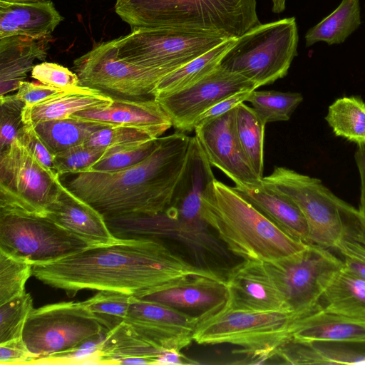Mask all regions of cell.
<instances>
[{"label": "cell", "mask_w": 365, "mask_h": 365, "mask_svg": "<svg viewBox=\"0 0 365 365\" xmlns=\"http://www.w3.org/2000/svg\"><path fill=\"white\" fill-rule=\"evenodd\" d=\"M43 283L74 296L82 289L114 290L135 297L173 286L190 277L225 280L217 272L195 264L153 239H120L32 266Z\"/></svg>", "instance_id": "6da1fadb"}, {"label": "cell", "mask_w": 365, "mask_h": 365, "mask_svg": "<svg viewBox=\"0 0 365 365\" xmlns=\"http://www.w3.org/2000/svg\"><path fill=\"white\" fill-rule=\"evenodd\" d=\"M191 137L180 131L160 137L155 150L140 163L114 172L71 174L66 187L105 218L159 213L172 200L185 168Z\"/></svg>", "instance_id": "7a4b0ae2"}, {"label": "cell", "mask_w": 365, "mask_h": 365, "mask_svg": "<svg viewBox=\"0 0 365 365\" xmlns=\"http://www.w3.org/2000/svg\"><path fill=\"white\" fill-rule=\"evenodd\" d=\"M202 214L227 249L244 259L274 262L308 245L285 233L234 187L216 178L203 196Z\"/></svg>", "instance_id": "3957f363"}, {"label": "cell", "mask_w": 365, "mask_h": 365, "mask_svg": "<svg viewBox=\"0 0 365 365\" xmlns=\"http://www.w3.org/2000/svg\"><path fill=\"white\" fill-rule=\"evenodd\" d=\"M115 11L135 27H173L236 38L260 24L256 0H116Z\"/></svg>", "instance_id": "277c9868"}, {"label": "cell", "mask_w": 365, "mask_h": 365, "mask_svg": "<svg viewBox=\"0 0 365 365\" xmlns=\"http://www.w3.org/2000/svg\"><path fill=\"white\" fill-rule=\"evenodd\" d=\"M307 313L236 309L225 302L198 315L192 339L199 344L238 346L236 351L250 364H262L293 338L297 320Z\"/></svg>", "instance_id": "5b68a950"}, {"label": "cell", "mask_w": 365, "mask_h": 365, "mask_svg": "<svg viewBox=\"0 0 365 365\" xmlns=\"http://www.w3.org/2000/svg\"><path fill=\"white\" fill-rule=\"evenodd\" d=\"M262 181L299 207L309 227L310 244L330 250L346 238L359 241V210L335 195L320 180L277 166Z\"/></svg>", "instance_id": "8992f818"}, {"label": "cell", "mask_w": 365, "mask_h": 365, "mask_svg": "<svg viewBox=\"0 0 365 365\" xmlns=\"http://www.w3.org/2000/svg\"><path fill=\"white\" fill-rule=\"evenodd\" d=\"M294 17L259 24L237 37L220 66L238 73L257 88L284 78L297 55Z\"/></svg>", "instance_id": "52a82bcc"}, {"label": "cell", "mask_w": 365, "mask_h": 365, "mask_svg": "<svg viewBox=\"0 0 365 365\" xmlns=\"http://www.w3.org/2000/svg\"><path fill=\"white\" fill-rule=\"evenodd\" d=\"M115 39L121 58L154 71L162 79L229 38L180 28L135 27Z\"/></svg>", "instance_id": "ba28073f"}, {"label": "cell", "mask_w": 365, "mask_h": 365, "mask_svg": "<svg viewBox=\"0 0 365 365\" xmlns=\"http://www.w3.org/2000/svg\"><path fill=\"white\" fill-rule=\"evenodd\" d=\"M91 245L46 215L0 207V251L34 264L53 262Z\"/></svg>", "instance_id": "9c48e42d"}, {"label": "cell", "mask_w": 365, "mask_h": 365, "mask_svg": "<svg viewBox=\"0 0 365 365\" xmlns=\"http://www.w3.org/2000/svg\"><path fill=\"white\" fill-rule=\"evenodd\" d=\"M106 331L83 302H58L34 308L26 322L22 339L37 356L36 362L71 351Z\"/></svg>", "instance_id": "30bf717a"}, {"label": "cell", "mask_w": 365, "mask_h": 365, "mask_svg": "<svg viewBox=\"0 0 365 365\" xmlns=\"http://www.w3.org/2000/svg\"><path fill=\"white\" fill-rule=\"evenodd\" d=\"M61 185L17 139L0 152V207L46 216Z\"/></svg>", "instance_id": "8fae6325"}, {"label": "cell", "mask_w": 365, "mask_h": 365, "mask_svg": "<svg viewBox=\"0 0 365 365\" xmlns=\"http://www.w3.org/2000/svg\"><path fill=\"white\" fill-rule=\"evenodd\" d=\"M292 312H309L344 266L329 249L309 244L293 256L265 262Z\"/></svg>", "instance_id": "7c38bea8"}, {"label": "cell", "mask_w": 365, "mask_h": 365, "mask_svg": "<svg viewBox=\"0 0 365 365\" xmlns=\"http://www.w3.org/2000/svg\"><path fill=\"white\" fill-rule=\"evenodd\" d=\"M73 68L80 86L128 99L153 97L152 92L161 79L154 71L121 58L115 38L95 46L75 59Z\"/></svg>", "instance_id": "4fadbf2b"}, {"label": "cell", "mask_w": 365, "mask_h": 365, "mask_svg": "<svg viewBox=\"0 0 365 365\" xmlns=\"http://www.w3.org/2000/svg\"><path fill=\"white\" fill-rule=\"evenodd\" d=\"M247 89H257L245 77L219 66L199 81L178 91L155 97L177 131L194 130L197 118L221 100Z\"/></svg>", "instance_id": "5bb4252c"}, {"label": "cell", "mask_w": 365, "mask_h": 365, "mask_svg": "<svg viewBox=\"0 0 365 365\" xmlns=\"http://www.w3.org/2000/svg\"><path fill=\"white\" fill-rule=\"evenodd\" d=\"M236 108L195 126L194 136L210 165L231 179L235 187L252 188L259 185L262 179L252 170L240 145L235 125Z\"/></svg>", "instance_id": "9a60e30c"}, {"label": "cell", "mask_w": 365, "mask_h": 365, "mask_svg": "<svg viewBox=\"0 0 365 365\" xmlns=\"http://www.w3.org/2000/svg\"><path fill=\"white\" fill-rule=\"evenodd\" d=\"M198 316L133 295L125 319L137 333L158 347L180 351L193 341Z\"/></svg>", "instance_id": "2e32d148"}, {"label": "cell", "mask_w": 365, "mask_h": 365, "mask_svg": "<svg viewBox=\"0 0 365 365\" xmlns=\"http://www.w3.org/2000/svg\"><path fill=\"white\" fill-rule=\"evenodd\" d=\"M227 304L252 311H290L283 294L265 262L244 259L229 272Z\"/></svg>", "instance_id": "e0dca14e"}, {"label": "cell", "mask_w": 365, "mask_h": 365, "mask_svg": "<svg viewBox=\"0 0 365 365\" xmlns=\"http://www.w3.org/2000/svg\"><path fill=\"white\" fill-rule=\"evenodd\" d=\"M71 117L105 123L143 129L160 138L173 126L170 118L159 103L153 99H128L113 97L112 103L81 110Z\"/></svg>", "instance_id": "ac0fdd59"}, {"label": "cell", "mask_w": 365, "mask_h": 365, "mask_svg": "<svg viewBox=\"0 0 365 365\" xmlns=\"http://www.w3.org/2000/svg\"><path fill=\"white\" fill-rule=\"evenodd\" d=\"M46 216L91 246L110 245L120 240L111 232L102 214L77 197L63 183L58 196Z\"/></svg>", "instance_id": "d6986e66"}, {"label": "cell", "mask_w": 365, "mask_h": 365, "mask_svg": "<svg viewBox=\"0 0 365 365\" xmlns=\"http://www.w3.org/2000/svg\"><path fill=\"white\" fill-rule=\"evenodd\" d=\"M228 296L226 279L217 280L203 276H195L173 286L135 297L180 311L199 310L202 314L224 304Z\"/></svg>", "instance_id": "ffe728a7"}, {"label": "cell", "mask_w": 365, "mask_h": 365, "mask_svg": "<svg viewBox=\"0 0 365 365\" xmlns=\"http://www.w3.org/2000/svg\"><path fill=\"white\" fill-rule=\"evenodd\" d=\"M274 356L287 364H365V343L293 338Z\"/></svg>", "instance_id": "44dd1931"}, {"label": "cell", "mask_w": 365, "mask_h": 365, "mask_svg": "<svg viewBox=\"0 0 365 365\" xmlns=\"http://www.w3.org/2000/svg\"><path fill=\"white\" fill-rule=\"evenodd\" d=\"M50 36H14L0 38V96L18 90L36 60L47 56Z\"/></svg>", "instance_id": "7402d4cb"}, {"label": "cell", "mask_w": 365, "mask_h": 365, "mask_svg": "<svg viewBox=\"0 0 365 365\" xmlns=\"http://www.w3.org/2000/svg\"><path fill=\"white\" fill-rule=\"evenodd\" d=\"M63 20L51 1L9 3L0 1V38L50 36Z\"/></svg>", "instance_id": "603a6c76"}, {"label": "cell", "mask_w": 365, "mask_h": 365, "mask_svg": "<svg viewBox=\"0 0 365 365\" xmlns=\"http://www.w3.org/2000/svg\"><path fill=\"white\" fill-rule=\"evenodd\" d=\"M234 188L285 233L310 244L305 217L297 204L286 195L262 181L255 187Z\"/></svg>", "instance_id": "cb8c5ba5"}, {"label": "cell", "mask_w": 365, "mask_h": 365, "mask_svg": "<svg viewBox=\"0 0 365 365\" xmlns=\"http://www.w3.org/2000/svg\"><path fill=\"white\" fill-rule=\"evenodd\" d=\"M162 349L125 322L106 331L98 351L100 364H156Z\"/></svg>", "instance_id": "d4e9b609"}, {"label": "cell", "mask_w": 365, "mask_h": 365, "mask_svg": "<svg viewBox=\"0 0 365 365\" xmlns=\"http://www.w3.org/2000/svg\"><path fill=\"white\" fill-rule=\"evenodd\" d=\"M293 338L365 343V320L329 312L319 306L298 319Z\"/></svg>", "instance_id": "484cf974"}, {"label": "cell", "mask_w": 365, "mask_h": 365, "mask_svg": "<svg viewBox=\"0 0 365 365\" xmlns=\"http://www.w3.org/2000/svg\"><path fill=\"white\" fill-rule=\"evenodd\" d=\"M113 97L86 86L78 88L34 106H24V123H36L71 117L74 113L112 103Z\"/></svg>", "instance_id": "4316f807"}, {"label": "cell", "mask_w": 365, "mask_h": 365, "mask_svg": "<svg viewBox=\"0 0 365 365\" xmlns=\"http://www.w3.org/2000/svg\"><path fill=\"white\" fill-rule=\"evenodd\" d=\"M319 304L329 312L365 320V281L344 267L329 282Z\"/></svg>", "instance_id": "83f0119b"}, {"label": "cell", "mask_w": 365, "mask_h": 365, "mask_svg": "<svg viewBox=\"0 0 365 365\" xmlns=\"http://www.w3.org/2000/svg\"><path fill=\"white\" fill-rule=\"evenodd\" d=\"M236 38L227 39L164 76L155 86L152 92L153 97L178 91L207 76L220 66L222 58L232 46Z\"/></svg>", "instance_id": "f1b7e54d"}, {"label": "cell", "mask_w": 365, "mask_h": 365, "mask_svg": "<svg viewBox=\"0 0 365 365\" xmlns=\"http://www.w3.org/2000/svg\"><path fill=\"white\" fill-rule=\"evenodd\" d=\"M33 125L46 145L56 155L85 143L95 132L111 125L69 117Z\"/></svg>", "instance_id": "f546056e"}, {"label": "cell", "mask_w": 365, "mask_h": 365, "mask_svg": "<svg viewBox=\"0 0 365 365\" xmlns=\"http://www.w3.org/2000/svg\"><path fill=\"white\" fill-rule=\"evenodd\" d=\"M360 24V0H342L332 13L307 31L305 45L309 47L319 41L341 43Z\"/></svg>", "instance_id": "4dcf8cb0"}, {"label": "cell", "mask_w": 365, "mask_h": 365, "mask_svg": "<svg viewBox=\"0 0 365 365\" xmlns=\"http://www.w3.org/2000/svg\"><path fill=\"white\" fill-rule=\"evenodd\" d=\"M235 125L241 148L255 174L262 179L266 124L252 107L243 103L236 108Z\"/></svg>", "instance_id": "1f68e13d"}, {"label": "cell", "mask_w": 365, "mask_h": 365, "mask_svg": "<svg viewBox=\"0 0 365 365\" xmlns=\"http://www.w3.org/2000/svg\"><path fill=\"white\" fill-rule=\"evenodd\" d=\"M325 120L336 136L357 145L365 143V103L361 98L336 99L329 106Z\"/></svg>", "instance_id": "d6a6232c"}, {"label": "cell", "mask_w": 365, "mask_h": 365, "mask_svg": "<svg viewBox=\"0 0 365 365\" xmlns=\"http://www.w3.org/2000/svg\"><path fill=\"white\" fill-rule=\"evenodd\" d=\"M302 101L303 96L299 93L256 89L247 100L265 124L289 120Z\"/></svg>", "instance_id": "836d02e7"}, {"label": "cell", "mask_w": 365, "mask_h": 365, "mask_svg": "<svg viewBox=\"0 0 365 365\" xmlns=\"http://www.w3.org/2000/svg\"><path fill=\"white\" fill-rule=\"evenodd\" d=\"M132 295L119 291L100 290L83 302L106 331L125 322Z\"/></svg>", "instance_id": "e575fe53"}, {"label": "cell", "mask_w": 365, "mask_h": 365, "mask_svg": "<svg viewBox=\"0 0 365 365\" xmlns=\"http://www.w3.org/2000/svg\"><path fill=\"white\" fill-rule=\"evenodd\" d=\"M33 264L0 251V304L25 292Z\"/></svg>", "instance_id": "d590c367"}, {"label": "cell", "mask_w": 365, "mask_h": 365, "mask_svg": "<svg viewBox=\"0 0 365 365\" xmlns=\"http://www.w3.org/2000/svg\"><path fill=\"white\" fill-rule=\"evenodd\" d=\"M119 148H98L85 143L71 148L55 155L56 172L61 176L88 171L96 163L114 153Z\"/></svg>", "instance_id": "8d00e7d4"}, {"label": "cell", "mask_w": 365, "mask_h": 365, "mask_svg": "<svg viewBox=\"0 0 365 365\" xmlns=\"http://www.w3.org/2000/svg\"><path fill=\"white\" fill-rule=\"evenodd\" d=\"M33 309L32 297L26 292L0 304V344L22 338L26 322Z\"/></svg>", "instance_id": "74e56055"}, {"label": "cell", "mask_w": 365, "mask_h": 365, "mask_svg": "<svg viewBox=\"0 0 365 365\" xmlns=\"http://www.w3.org/2000/svg\"><path fill=\"white\" fill-rule=\"evenodd\" d=\"M158 144L159 138L120 147L114 153L96 163L88 171L114 172L134 166L146 159Z\"/></svg>", "instance_id": "f35d334b"}, {"label": "cell", "mask_w": 365, "mask_h": 365, "mask_svg": "<svg viewBox=\"0 0 365 365\" xmlns=\"http://www.w3.org/2000/svg\"><path fill=\"white\" fill-rule=\"evenodd\" d=\"M155 138L150 133L143 129L109 125L95 132L85 144L98 148L125 147Z\"/></svg>", "instance_id": "ab89813d"}, {"label": "cell", "mask_w": 365, "mask_h": 365, "mask_svg": "<svg viewBox=\"0 0 365 365\" xmlns=\"http://www.w3.org/2000/svg\"><path fill=\"white\" fill-rule=\"evenodd\" d=\"M0 152L6 150L17 139L19 129L24 125L23 101L14 95L0 97Z\"/></svg>", "instance_id": "60d3db41"}, {"label": "cell", "mask_w": 365, "mask_h": 365, "mask_svg": "<svg viewBox=\"0 0 365 365\" xmlns=\"http://www.w3.org/2000/svg\"><path fill=\"white\" fill-rule=\"evenodd\" d=\"M31 76L41 83L67 91L80 86L76 73L55 63L43 62L35 65L31 70Z\"/></svg>", "instance_id": "b9f144b4"}, {"label": "cell", "mask_w": 365, "mask_h": 365, "mask_svg": "<svg viewBox=\"0 0 365 365\" xmlns=\"http://www.w3.org/2000/svg\"><path fill=\"white\" fill-rule=\"evenodd\" d=\"M17 140L46 168L56 173L55 155L49 150L35 130L33 125L24 123L19 129ZM57 174V173H56Z\"/></svg>", "instance_id": "7bdbcfd3"}, {"label": "cell", "mask_w": 365, "mask_h": 365, "mask_svg": "<svg viewBox=\"0 0 365 365\" xmlns=\"http://www.w3.org/2000/svg\"><path fill=\"white\" fill-rule=\"evenodd\" d=\"M334 250L342 256L344 269L365 281V245L356 240L346 238Z\"/></svg>", "instance_id": "ee69618b"}, {"label": "cell", "mask_w": 365, "mask_h": 365, "mask_svg": "<svg viewBox=\"0 0 365 365\" xmlns=\"http://www.w3.org/2000/svg\"><path fill=\"white\" fill-rule=\"evenodd\" d=\"M68 91L43 83L23 81L16 95L24 101L25 106L30 107Z\"/></svg>", "instance_id": "f6af8a7d"}, {"label": "cell", "mask_w": 365, "mask_h": 365, "mask_svg": "<svg viewBox=\"0 0 365 365\" xmlns=\"http://www.w3.org/2000/svg\"><path fill=\"white\" fill-rule=\"evenodd\" d=\"M37 356L32 354L22 338L0 344V364H34Z\"/></svg>", "instance_id": "bcb514c9"}, {"label": "cell", "mask_w": 365, "mask_h": 365, "mask_svg": "<svg viewBox=\"0 0 365 365\" xmlns=\"http://www.w3.org/2000/svg\"><path fill=\"white\" fill-rule=\"evenodd\" d=\"M255 89L243 90L217 102L197 118L195 123V127L222 115L235 108L245 101H247L248 96Z\"/></svg>", "instance_id": "7dc6e473"}, {"label": "cell", "mask_w": 365, "mask_h": 365, "mask_svg": "<svg viewBox=\"0 0 365 365\" xmlns=\"http://www.w3.org/2000/svg\"><path fill=\"white\" fill-rule=\"evenodd\" d=\"M354 158L361 179V197L358 210L361 220L359 242L365 245V143L358 145Z\"/></svg>", "instance_id": "c3c4849f"}, {"label": "cell", "mask_w": 365, "mask_h": 365, "mask_svg": "<svg viewBox=\"0 0 365 365\" xmlns=\"http://www.w3.org/2000/svg\"><path fill=\"white\" fill-rule=\"evenodd\" d=\"M198 362L192 361L183 355L178 349H165L158 357L156 364H196Z\"/></svg>", "instance_id": "681fc988"}, {"label": "cell", "mask_w": 365, "mask_h": 365, "mask_svg": "<svg viewBox=\"0 0 365 365\" xmlns=\"http://www.w3.org/2000/svg\"><path fill=\"white\" fill-rule=\"evenodd\" d=\"M287 0H271L272 3V10L274 13L279 14L284 11Z\"/></svg>", "instance_id": "f907efd6"}, {"label": "cell", "mask_w": 365, "mask_h": 365, "mask_svg": "<svg viewBox=\"0 0 365 365\" xmlns=\"http://www.w3.org/2000/svg\"><path fill=\"white\" fill-rule=\"evenodd\" d=\"M5 2H9V3H31V2H36V1H41L44 0H0Z\"/></svg>", "instance_id": "816d5d0a"}]
</instances>
